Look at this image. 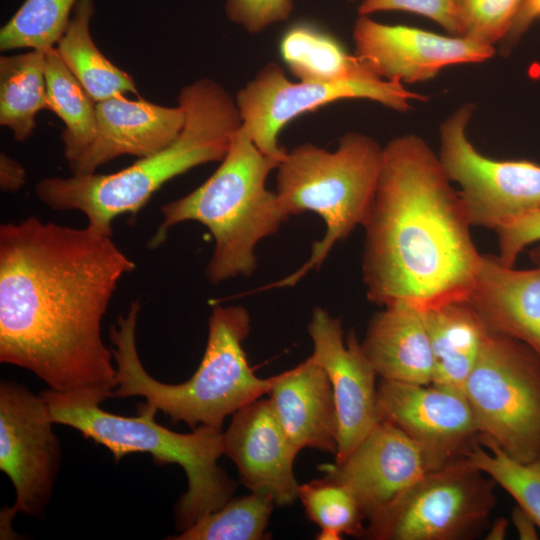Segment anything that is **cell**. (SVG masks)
Instances as JSON below:
<instances>
[{
  "instance_id": "obj_1",
  "label": "cell",
  "mask_w": 540,
  "mask_h": 540,
  "mask_svg": "<svg viewBox=\"0 0 540 540\" xmlns=\"http://www.w3.org/2000/svg\"><path fill=\"white\" fill-rule=\"evenodd\" d=\"M135 263L112 234L30 216L0 226V361L49 389L111 398L112 350L102 320Z\"/></svg>"
},
{
  "instance_id": "obj_2",
  "label": "cell",
  "mask_w": 540,
  "mask_h": 540,
  "mask_svg": "<svg viewBox=\"0 0 540 540\" xmlns=\"http://www.w3.org/2000/svg\"><path fill=\"white\" fill-rule=\"evenodd\" d=\"M362 227V274L371 303L424 311L468 299L481 254L459 191L419 135L403 134L383 146Z\"/></svg>"
},
{
  "instance_id": "obj_3",
  "label": "cell",
  "mask_w": 540,
  "mask_h": 540,
  "mask_svg": "<svg viewBox=\"0 0 540 540\" xmlns=\"http://www.w3.org/2000/svg\"><path fill=\"white\" fill-rule=\"evenodd\" d=\"M178 104L186 120L170 145L114 173L44 178L35 187L39 200L53 210L79 211L88 226L112 234L115 218L135 216L166 182L221 161L242 124L235 97L218 82L202 78L181 89Z\"/></svg>"
},
{
  "instance_id": "obj_4",
  "label": "cell",
  "mask_w": 540,
  "mask_h": 540,
  "mask_svg": "<svg viewBox=\"0 0 540 540\" xmlns=\"http://www.w3.org/2000/svg\"><path fill=\"white\" fill-rule=\"evenodd\" d=\"M140 303L131 302L110 329L117 385L111 397L141 396L146 403L191 428L221 427L225 418L269 394L275 376L258 377L248 363L243 341L250 315L242 306H216L209 317L208 339L195 373L179 384L163 383L144 368L136 347Z\"/></svg>"
},
{
  "instance_id": "obj_5",
  "label": "cell",
  "mask_w": 540,
  "mask_h": 540,
  "mask_svg": "<svg viewBox=\"0 0 540 540\" xmlns=\"http://www.w3.org/2000/svg\"><path fill=\"white\" fill-rule=\"evenodd\" d=\"M279 161L262 153L240 126L215 172L189 194L161 207L162 221L148 244L160 246L171 227L186 221L204 225L214 239L206 277L214 284L255 271V249L289 216L275 191L266 188Z\"/></svg>"
},
{
  "instance_id": "obj_6",
  "label": "cell",
  "mask_w": 540,
  "mask_h": 540,
  "mask_svg": "<svg viewBox=\"0 0 540 540\" xmlns=\"http://www.w3.org/2000/svg\"><path fill=\"white\" fill-rule=\"evenodd\" d=\"M51 420L78 430L86 439L106 447L119 461L135 452L148 453L158 465L177 464L187 476V491L175 507V521L184 530L220 509L233 496L236 482L218 465L224 453L221 427L199 425L190 433L174 432L155 421L157 409L138 404L135 416L107 412L106 399L93 393H40Z\"/></svg>"
},
{
  "instance_id": "obj_7",
  "label": "cell",
  "mask_w": 540,
  "mask_h": 540,
  "mask_svg": "<svg viewBox=\"0 0 540 540\" xmlns=\"http://www.w3.org/2000/svg\"><path fill=\"white\" fill-rule=\"evenodd\" d=\"M382 149L372 137L346 132L329 151L310 142L286 150L276 168L275 192L290 217L314 212L325 223L309 259L273 287L294 286L319 268L331 249L365 222L377 188Z\"/></svg>"
},
{
  "instance_id": "obj_8",
  "label": "cell",
  "mask_w": 540,
  "mask_h": 540,
  "mask_svg": "<svg viewBox=\"0 0 540 540\" xmlns=\"http://www.w3.org/2000/svg\"><path fill=\"white\" fill-rule=\"evenodd\" d=\"M464 394L479 437L520 462L540 455V357L531 348L488 331Z\"/></svg>"
},
{
  "instance_id": "obj_9",
  "label": "cell",
  "mask_w": 540,
  "mask_h": 540,
  "mask_svg": "<svg viewBox=\"0 0 540 540\" xmlns=\"http://www.w3.org/2000/svg\"><path fill=\"white\" fill-rule=\"evenodd\" d=\"M496 483L467 457L432 470L367 521L371 540H470L489 527Z\"/></svg>"
},
{
  "instance_id": "obj_10",
  "label": "cell",
  "mask_w": 540,
  "mask_h": 540,
  "mask_svg": "<svg viewBox=\"0 0 540 540\" xmlns=\"http://www.w3.org/2000/svg\"><path fill=\"white\" fill-rule=\"evenodd\" d=\"M364 99L397 112L412 109L428 97L398 81L379 77L338 83L291 81L274 62L264 65L235 95L242 128L265 155L280 160L286 150L279 143L282 129L305 112L342 100Z\"/></svg>"
},
{
  "instance_id": "obj_11",
  "label": "cell",
  "mask_w": 540,
  "mask_h": 540,
  "mask_svg": "<svg viewBox=\"0 0 540 540\" xmlns=\"http://www.w3.org/2000/svg\"><path fill=\"white\" fill-rule=\"evenodd\" d=\"M474 111V104L464 103L440 124L437 154L450 180L460 187L472 226L496 231L540 208V164L480 153L467 135Z\"/></svg>"
},
{
  "instance_id": "obj_12",
  "label": "cell",
  "mask_w": 540,
  "mask_h": 540,
  "mask_svg": "<svg viewBox=\"0 0 540 540\" xmlns=\"http://www.w3.org/2000/svg\"><path fill=\"white\" fill-rule=\"evenodd\" d=\"M48 405L14 381L0 383V469L16 492L10 515L45 511L60 467L61 448Z\"/></svg>"
},
{
  "instance_id": "obj_13",
  "label": "cell",
  "mask_w": 540,
  "mask_h": 540,
  "mask_svg": "<svg viewBox=\"0 0 540 540\" xmlns=\"http://www.w3.org/2000/svg\"><path fill=\"white\" fill-rule=\"evenodd\" d=\"M380 420L419 443L442 465L467 457L479 444V430L464 392L450 387L381 379Z\"/></svg>"
},
{
  "instance_id": "obj_14",
  "label": "cell",
  "mask_w": 540,
  "mask_h": 540,
  "mask_svg": "<svg viewBox=\"0 0 540 540\" xmlns=\"http://www.w3.org/2000/svg\"><path fill=\"white\" fill-rule=\"evenodd\" d=\"M308 333L313 358L328 375L338 416L335 462L345 459L380 421L377 407L378 374L355 333L344 338L342 321L314 308Z\"/></svg>"
},
{
  "instance_id": "obj_15",
  "label": "cell",
  "mask_w": 540,
  "mask_h": 540,
  "mask_svg": "<svg viewBox=\"0 0 540 540\" xmlns=\"http://www.w3.org/2000/svg\"><path fill=\"white\" fill-rule=\"evenodd\" d=\"M355 54L379 78L402 84L424 82L457 64L481 63L495 48L461 36L440 35L360 16L353 27Z\"/></svg>"
},
{
  "instance_id": "obj_16",
  "label": "cell",
  "mask_w": 540,
  "mask_h": 540,
  "mask_svg": "<svg viewBox=\"0 0 540 540\" xmlns=\"http://www.w3.org/2000/svg\"><path fill=\"white\" fill-rule=\"evenodd\" d=\"M442 466L398 427L380 420L345 459L321 469L352 494L368 521L423 475Z\"/></svg>"
},
{
  "instance_id": "obj_17",
  "label": "cell",
  "mask_w": 540,
  "mask_h": 540,
  "mask_svg": "<svg viewBox=\"0 0 540 540\" xmlns=\"http://www.w3.org/2000/svg\"><path fill=\"white\" fill-rule=\"evenodd\" d=\"M299 450L284 432L269 399L259 398L233 414L224 432V453L250 492L285 507L298 498L294 461Z\"/></svg>"
},
{
  "instance_id": "obj_18",
  "label": "cell",
  "mask_w": 540,
  "mask_h": 540,
  "mask_svg": "<svg viewBox=\"0 0 540 540\" xmlns=\"http://www.w3.org/2000/svg\"><path fill=\"white\" fill-rule=\"evenodd\" d=\"M96 119L95 138L72 175L93 174L123 155L142 158L164 149L180 135L186 114L179 104L167 107L120 95L97 102Z\"/></svg>"
},
{
  "instance_id": "obj_19",
  "label": "cell",
  "mask_w": 540,
  "mask_h": 540,
  "mask_svg": "<svg viewBox=\"0 0 540 540\" xmlns=\"http://www.w3.org/2000/svg\"><path fill=\"white\" fill-rule=\"evenodd\" d=\"M531 256L536 266L519 270L481 254L467 300L490 332L512 337L540 357V247Z\"/></svg>"
},
{
  "instance_id": "obj_20",
  "label": "cell",
  "mask_w": 540,
  "mask_h": 540,
  "mask_svg": "<svg viewBox=\"0 0 540 540\" xmlns=\"http://www.w3.org/2000/svg\"><path fill=\"white\" fill-rule=\"evenodd\" d=\"M269 395L284 432L299 451L313 448L336 454L338 416L334 393L327 373L312 355L275 375Z\"/></svg>"
},
{
  "instance_id": "obj_21",
  "label": "cell",
  "mask_w": 540,
  "mask_h": 540,
  "mask_svg": "<svg viewBox=\"0 0 540 540\" xmlns=\"http://www.w3.org/2000/svg\"><path fill=\"white\" fill-rule=\"evenodd\" d=\"M361 342L381 379L430 384L434 358L422 312L405 304L382 307Z\"/></svg>"
},
{
  "instance_id": "obj_22",
  "label": "cell",
  "mask_w": 540,
  "mask_h": 540,
  "mask_svg": "<svg viewBox=\"0 0 540 540\" xmlns=\"http://www.w3.org/2000/svg\"><path fill=\"white\" fill-rule=\"evenodd\" d=\"M421 312L434 358L432 383L464 392L489 330L468 300Z\"/></svg>"
},
{
  "instance_id": "obj_23",
  "label": "cell",
  "mask_w": 540,
  "mask_h": 540,
  "mask_svg": "<svg viewBox=\"0 0 540 540\" xmlns=\"http://www.w3.org/2000/svg\"><path fill=\"white\" fill-rule=\"evenodd\" d=\"M279 52L299 81L329 84L378 77L334 35L310 22L289 27L280 39Z\"/></svg>"
},
{
  "instance_id": "obj_24",
  "label": "cell",
  "mask_w": 540,
  "mask_h": 540,
  "mask_svg": "<svg viewBox=\"0 0 540 540\" xmlns=\"http://www.w3.org/2000/svg\"><path fill=\"white\" fill-rule=\"evenodd\" d=\"M94 12V0H78L57 43L61 59L96 103L127 93L138 95L133 78L96 47L89 29Z\"/></svg>"
},
{
  "instance_id": "obj_25",
  "label": "cell",
  "mask_w": 540,
  "mask_h": 540,
  "mask_svg": "<svg viewBox=\"0 0 540 540\" xmlns=\"http://www.w3.org/2000/svg\"><path fill=\"white\" fill-rule=\"evenodd\" d=\"M45 66L40 50L0 58V125L18 142L32 135L37 113L48 109Z\"/></svg>"
},
{
  "instance_id": "obj_26",
  "label": "cell",
  "mask_w": 540,
  "mask_h": 540,
  "mask_svg": "<svg viewBox=\"0 0 540 540\" xmlns=\"http://www.w3.org/2000/svg\"><path fill=\"white\" fill-rule=\"evenodd\" d=\"M48 109L64 123V156L72 169L83 157L97 131L96 102L65 65L55 47L46 51Z\"/></svg>"
},
{
  "instance_id": "obj_27",
  "label": "cell",
  "mask_w": 540,
  "mask_h": 540,
  "mask_svg": "<svg viewBox=\"0 0 540 540\" xmlns=\"http://www.w3.org/2000/svg\"><path fill=\"white\" fill-rule=\"evenodd\" d=\"M275 502L272 497L250 492L231 498L220 509L201 517L172 540H263Z\"/></svg>"
},
{
  "instance_id": "obj_28",
  "label": "cell",
  "mask_w": 540,
  "mask_h": 540,
  "mask_svg": "<svg viewBox=\"0 0 540 540\" xmlns=\"http://www.w3.org/2000/svg\"><path fill=\"white\" fill-rule=\"evenodd\" d=\"M307 517L319 527L318 540H341L344 535L363 537L366 518L352 494L323 477L299 485Z\"/></svg>"
},
{
  "instance_id": "obj_29",
  "label": "cell",
  "mask_w": 540,
  "mask_h": 540,
  "mask_svg": "<svg viewBox=\"0 0 540 540\" xmlns=\"http://www.w3.org/2000/svg\"><path fill=\"white\" fill-rule=\"evenodd\" d=\"M78 0H25L0 30V49L46 52L66 31Z\"/></svg>"
},
{
  "instance_id": "obj_30",
  "label": "cell",
  "mask_w": 540,
  "mask_h": 540,
  "mask_svg": "<svg viewBox=\"0 0 540 540\" xmlns=\"http://www.w3.org/2000/svg\"><path fill=\"white\" fill-rule=\"evenodd\" d=\"M467 459L508 492L540 529V455L532 461L520 462L492 440L479 437V444L468 453Z\"/></svg>"
},
{
  "instance_id": "obj_31",
  "label": "cell",
  "mask_w": 540,
  "mask_h": 540,
  "mask_svg": "<svg viewBox=\"0 0 540 540\" xmlns=\"http://www.w3.org/2000/svg\"><path fill=\"white\" fill-rule=\"evenodd\" d=\"M524 0H454L458 36L476 43L500 44Z\"/></svg>"
},
{
  "instance_id": "obj_32",
  "label": "cell",
  "mask_w": 540,
  "mask_h": 540,
  "mask_svg": "<svg viewBox=\"0 0 540 540\" xmlns=\"http://www.w3.org/2000/svg\"><path fill=\"white\" fill-rule=\"evenodd\" d=\"M293 9V0H227L225 3L227 18L250 34L288 20Z\"/></svg>"
},
{
  "instance_id": "obj_33",
  "label": "cell",
  "mask_w": 540,
  "mask_h": 540,
  "mask_svg": "<svg viewBox=\"0 0 540 540\" xmlns=\"http://www.w3.org/2000/svg\"><path fill=\"white\" fill-rule=\"evenodd\" d=\"M387 11L425 16L444 28L449 35L458 36L454 0H363L358 7L360 16Z\"/></svg>"
},
{
  "instance_id": "obj_34",
  "label": "cell",
  "mask_w": 540,
  "mask_h": 540,
  "mask_svg": "<svg viewBox=\"0 0 540 540\" xmlns=\"http://www.w3.org/2000/svg\"><path fill=\"white\" fill-rule=\"evenodd\" d=\"M499 261L513 267L521 252L532 243L540 241V208L522 214L496 231Z\"/></svg>"
},
{
  "instance_id": "obj_35",
  "label": "cell",
  "mask_w": 540,
  "mask_h": 540,
  "mask_svg": "<svg viewBox=\"0 0 540 540\" xmlns=\"http://www.w3.org/2000/svg\"><path fill=\"white\" fill-rule=\"evenodd\" d=\"M538 20H540V0H524L510 31L499 44L501 54L509 53L530 26Z\"/></svg>"
},
{
  "instance_id": "obj_36",
  "label": "cell",
  "mask_w": 540,
  "mask_h": 540,
  "mask_svg": "<svg viewBox=\"0 0 540 540\" xmlns=\"http://www.w3.org/2000/svg\"><path fill=\"white\" fill-rule=\"evenodd\" d=\"M25 170L21 164L5 153L0 156V186L3 191L15 192L25 183Z\"/></svg>"
},
{
  "instance_id": "obj_37",
  "label": "cell",
  "mask_w": 540,
  "mask_h": 540,
  "mask_svg": "<svg viewBox=\"0 0 540 540\" xmlns=\"http://www.w3.org/2000/svg\"><path fill=\"white\" fill-rule=\"evenodd\" d=\"M512 522L521 539H537V524L521 508L516 507L512 512Z\"/></svg>"
},
{
  "instance_id": "obj_38",
  "label": "cell",
  "mask_w": 540,
  "mask_h": 540,
  "mask_svg": "<svg viewBox=\"0 0 540 540\" xmlns=\"http://www.w3.org/2000/svg\"><path fill=\"white\" fill-rule=\"evenodd\" d=\"M508 528V521L505 518H500L494 521L491 527H488L489 531L486 535V539L489 540H501L506 536Z\"/></svg>"
},
{
  "instance_id": "obj_39",
  "label": "cell",
  "mask_w": 540,
  "mask_h": 540,
  "mask_svg": "<svg viewBox=\"0 0 540 540\" xmlns=\"http://www.w3.org/2000/svg\"><path fill=\"white\" fill-rule=\"evenodd\" d=\"M349 1H357V0H349ZM360 1H363V0H360Z\"/></svg>"
}]
</instances>
